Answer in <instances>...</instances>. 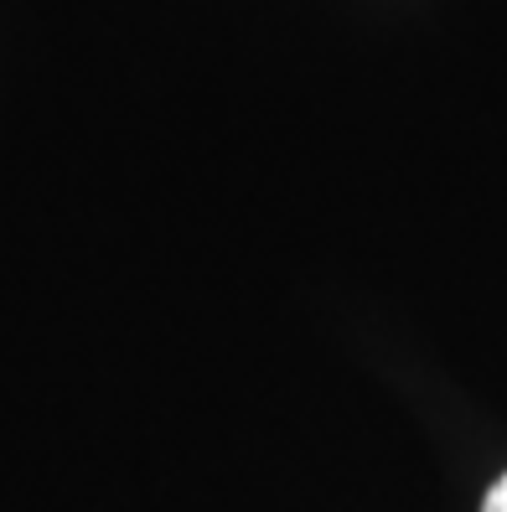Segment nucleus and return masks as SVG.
<instances>
[{
  "label": "nucleus",
  "mask_w": 507,
  "mask_h": 512,
  "mask_svg": "<svg viewBox=\"0 0 507 512\" xmlns=\"http://www.w3.org/2000/svg\"><path fill=\"white\" fill-rule=\"evenodd\" d=\"M482 512H507V476L497 481V487L487 492V502H482Z\"/></svg>",
  "instance_id": "1"
}]
</instances>
